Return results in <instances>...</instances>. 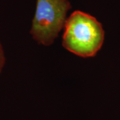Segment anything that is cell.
Masks as SVG:
<instances>
[{"instance_id":"1","label":"cell","mask_w":120,"mask_h":120,"mask_svg":"<svg viewBox=\"0 0 120 120\" xmlns=\"http://www.w3.org/2000/svg\"><path fill=\"white\" fill-rule=\"evenodd\" d=\"M104 35L102 25L96 18L75 11L66 19L63 46L82 57H94L102 47Z\"/></svg>"},{"instance_id":"2","label":"cell","mask_w":120,"mask_h":120,"mask_svg":"<svg viewBox=\"0 0 120 120\" xmlns=\"http://www.w3.org/2000/svg\"><path fill=\"white\" fill-rule=\"evenodd\" d=\"M69 0H37L31 34L38 43L49 45L64 27Z\"/></svg>"},{"instance_id":"3","label":"cell","mask_w":120,"mask_h":120,"mask_svg":"<svg viewBox=\"0 0 120 120\" xmlns=\"http://www.w3.org/2000/svg\"><path fill=\"white\" fill-rule=\"evenodd\" d=\"M5 60V59L4 52L3 47L0 43V73H1L2 69L4 68V66Z\"/></svg>"}]
</instances>
